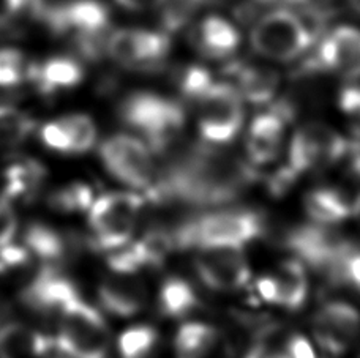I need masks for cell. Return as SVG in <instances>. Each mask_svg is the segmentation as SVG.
I'll return each instance as SVG.
<instances>
[{
  "label": "cell",
  "mask_w": 360,
  "mask_h": 358,
  "mask_svg": "<svg viewBox=\"0 0 360 358\" xmlns=\"http://www.w3.org/2000/svg\"><path fill=\"white\" fill-rule=\"evenodd\" d=\"M41 140L49 149L65 153V155H72L70 139L59 120L51 121V124H46L41 128Z\"/></svg>",
  "instance_id": "36"
},
{
  "label": "cell",
  "mask_w": 360,
  "mask_h": 358,
  "mask_svg": "<svg viewBox=\"0 0 360 358\" xmlns=\"http://www.w3.org/2000/svg\"><path fill=\"white\" fill-rule=\"evenodd\" d=\"M202 283L218 292H234L247 286L250 267L240 246H202L195 260Z\"/></svg>",
  "instance_id": "12"
},
{
  "label": "cell",
  "mask_w": 360,
  "mask_h": 358,
  "mask_svg": "<svg viewBox=\"0 0 360 358\" xmlns=\"http://www.w3.org/2000/svg\"><path fill=\"white\" fill-rule=\"evenodd\" d=\"M40 0H0V30L10 27L13 21L22 13L32 15Z\"/></svg>",
  "instance_id": "37"
},
{
  "label": "cell",
  "mask_w": 360,
  "mask_h": 358,
  "mask_svg": "<svg viewBox=\"0 0 360 358\" xmlns=\"http://www.w3.org/2000/svg\"><path fill=\"white\" fill-rule=\"evenodd\" d=\"M25 249L34 253L37 258L53 264V262L60 260L65 253V243H63L62 235L56 232L46 225H30L25 231Z\"/></svg>",
  "instance_id": "25"
},
{
  "label": "cell",
  "mask_w": 360,
  "mask_h": 358,
  "mask_svg": "<svg viewBox=\"0 0 360 358\" xmlns=\"http://www.w3.org/2000/svg\"><path fill=\"white\" fill-rule=\"evenodd\" d=\"M111 32H94V34H86V32H78L73 38V44L76 53H78L82 59L89 62L100 60L103 55L106 54V44L108 38Z\"/></svg>",
  "instance_id": "34"
},
{
  "label": "cell",
  "mask_w": 360,
  "mask_h": 358,
  "mask_svg": "<svg viewBox=\"0 0 360 358\" xmlns=\"http://www.w3.org/2000/svg\"><path fill=\"white\" fill-rule=\"evenodd\" d=\"M262 218L252 210H223L180 225L174 232L176 248L240 246L262 234Z\"/></svg>",
  "instance_id": "2"
},
{
  "label": "cell",
  "mask_w": 360,
  "mask_h": 358,
  "mask_svg": "<svg viewBox=\"0 0 360 358\" xmlns=\"http://www.w3.org/2000/svg\"><path fill=\"white\" fill-rule=\"evenodd\" d=\"M247 358H291V355L281 350H276L267 346H255L252 352L247 355Z\"/></svg>",
  "instance_id": "42"
},
{
  "label": "cell",
  "mask_w": 360,
  "mask_h": 358,
  "mask_svg": "<svg viewBox=\"0 0 360 358\" xmlns=\"http://www.w3.org/2000/svg\"><path fill=\"white\" fill-rule=\"evenodd\" d=\"M30 63L25 55L18 49H0V87L18 86L27 79Z\"/></svg>",
  "instance_id": "31"
},
{
  "label": "cell",
  "mask_w": 360,
  "mask_h": 358,
  "mask_svg": "<svg viewBox=\"0 0 360 358\" xmlns=\"http://www.w3.org/2000/svg\"><path fill=\"white\" fill-rule=\"evenodd\" d=\"M212 86H214V82H212L210 73L205 68L196 65L186 67L179 79L180 92L185 98L191 101L201 100Z\"/></svg>",
  "instance_id": "32"
},
{
  "label": "cell",
  "mask_w": 360,
  "mask_h": 358,
  "mask_svg": "<svg viewBox=\"0 0 360 358\" xmlns=\"http://www.w3.org/2000/svg\"><path fill=\"white\" fill-rule=\"evenodd\" d=\"M198 305L193 287L180 278H171L160 291V308L169 317H182Z\"/></svg>",
  "instance_id": "26"
},
{
  "label": "cell",
  "mask_w": 360,
  "mask_h": 358,
  "mask_svg": "<svg viewBox=\"0 0 360 358\" xmlns=\"http://www.w3.org/2000/svg\"><path fill=\"white\" fill-rule=\"evenodd\" d=\"M59 336L56 344L70 358H106L109 331L100 312L79 297L60 312Z\"/></svg>",
  "instance_id": "5"
},
{
  "label": "cell",
  "mask_w": 360,
  "mask_h": 358,
  "mask_svg": "<svg viewBox=\"0 0 360 358\" xmlns=\"http://www.w3.org/2000/svg\"><path fill=\"white\" fill-rule=\"evenodd\" d=\"M56 340L22 324L0 327V358H46Z\"/></svg>",
  "instance_id": "18"
},
{
  "label": "cell",
  "mask_w": 360,
  "mask_h": 358,
  "mask_svg": "<svg viewBox=\"0 0 360 358\" xmlns=\"http://www.w3.org/2000/svg\"><path fill=\"white\" fill-rule=\"evenodd\" d=\"M37 121L11 105L0 106V145L15 147L35 131Z\"/></svg>",
  "instance_id": "27"
},
{
  "label": "cell",
  "mask_w": 360,
  "mask_h": 358,
  "mask_svg": "<svg viewBox=\"0 0 360 358\" xmlns=\"http://www.w3.org/2000/svg\"><path fill=\"white\" fill-rule=\"evenodd\" d=\"M255 53L276 62H291L310 49L314 40L295 11L274 8L264 13L250 32Z\"/></svg>",
  "instance_id": "4"
},
{
  "label": "cell",
  "mask_w": 360,
  "mask_h": 358,
  "mask_svg": "<svg viewBox=\"0 0 360 358\" xmlns=\"http://www.w3.org/2000/svg\"><path fill=\"white\" fill-rule=\"evenodd\" d=\"M332 69L345 78H360V30L342 25L319 41L314 54L300 67V73Z\"/></svg>",
  "instance_id": "11"
},
{
  "label": "cell",
  "mask_w": 360,
  "mask_h": 358,
  "mask_svg": "<svg viewBox=\"0 0 360 358\" xmlns=\"http://www.w3.org/2000/svg\"><path fill=\"white\" fill-rule=\"evenodd\" d=\"M120 119L146 136L150 149L163 153L179 139L185 125V112L176 101L155 93L139 92L124 100Z\"/></svg>",
  "instance_id": "3"
},
{
  "label": "cell",
  "mask_w": 360,
  "mask_h": 358,
  "mask_svg": "<svg viewBox=\"0 0 360 358\" xmlns=\"http://www.w3.org/2000/svg\"><path fill=\"white\" fill-rule=\"evenodd\" d=\"M72 145V155H81L95 145L96 128L89 116L84 114H70L59 119Z\"/></svg>",
  "instance_id": "28"
},
{
  "label": "cell",
  "mask_w": 360,
  "mask_h": 358,
  "mask_svg": "<svg viewBox=\"0 0 360 358\" xmlns=\"http://www.w3.org/2000/svg\"><path fill=\"white\" fill-rule=\"evenodd\" d=\"M256 289H258L261 298L267 303H274L276 305V284L274 277H266V278H259L258 283H256Z\"/></svg>",
  "instance_id": "40"
},
{
  "label": "cell",
  "mask_w": 360,
  "mask_h": 358,
  "mask_svg": "<svg viewBox=\"0 0 360 358\" xmlns=\"http://www.w3.org/2000/svg\"><path fill=\"white\" fill-rule=\"evenodd\" d=\"M349 5L354 8L357 13H360V0H349Z\"/></svg>",
  "instance_id": "43"
},
{
  "label": "cell",
  "mask_w": 360,
  "mask_h": 358,
  "mask_svg": "<svg viewBox=\"0 0 360 358\" xmlns=\"http://www.w3.org/2000/svg\"><path fill=\"white\" fill-rule=\"evenodd\" d=\"M18 220L15 210L11 208L10 202L5 197L0 196V246H5L11 243L16 234Z\"/></svg>",
  "instance_id": "38"
},
{
  "label": "cell",
  "mask_w": 360,
  "mask_h": 358,
  "mask_svg": "<svg viewBox=\"0 0 360 358\" xmlns=\"http://www.w3.org/2000/svg\"><path fill=\"white\" fill-rule=\"evenodd\" d=\"M359 331V311L343 302L327 303L313 319L314 338L319 346L332 355L343 354L354 343Z\"/></svg>",
  "instance_id": "13"
},
{
  "label": "cell",
  "mask_w": 360,
  "mask_h": 358,
  "mask_svg": "<svg viewBox=\"0 0 360 358\" xmlns=\"http://www.w3.org/2000/svg\"><path fill=\"white\" fill-rule=\"evenodd\" d=\"M171 48L163 32L120 29L109 34L106 54L119 65L139 72H160Z\"/></svg>",
  "instance_id": "10"
},
{
  "label": "cell",
  "mask_w": 360,
  "mask_h": 358,
  "mask_svg": "<svg viewBox=\"0 0 360 358\" xmlns=\"http://www.w3.org/2000/svg\"><path fill=\"white\" fill-rule=\"evenodd\" d=\"M199 133L205 142H231L243 124L242 97L234 86L220 82L214 84L209 92L198 101Z\"/></svg>",
  "instance_id": "8"
},
{
  "label": "cell",
  "mask_w": 360,
  "mask_h": 358,
  "mask_svg": "<svg viewBox=\"0 0 360 358\" xmlns=\"http://www.w3.org/2000/svg\"><path fill=\"white\" fill-rule=\"evenodd\" d=\"M357 197L343 188H318L305 199L310 218L319 225H332L354 215Z\"/></svg>",
  "instance_id": "20"
},
{
  "label": "cell",
  "mask_w": 360,
  "mask_h": 358,
  "mask_svg": "<svg viewBox=\"0 0 360 358\" xmlns=\"http://www.w3.org/2000/svg\"><path fill=\"white\" fill-rule=\"evenodd\" d=\"M24 302L40 312H59L78 296L76 287L53 268H44L22 293Z\"/></svg>",
  "instance_id": "14"
},
{
  "label": "cell",
  "mask_w": 360,
  "mask_h": 358,
  "mask_svg": "<svg viewBox=\"0 0 360 358\" xmlns=\"http://www.w3.org/2000/svg\"><path fill=\"white\" fill-rule=\"evenodd\" d=\"M115 2L124 6V8H127V10L141 11V10L153 8V6H157V5H162L165 0H115Z\"/></svg>",
  "instance_id": "41"
},
{
  "label": "cell",
  "mask_w": 360,
  "mask_h": 358,
  "mask_svg": "<svg viewBox=\"0 0 360 358\" xmlns=\"http://www.w3.org/2000/svg\"><path fill=\"white\" fill-rule=\"evenodd\" d=\"M276 284V305L289 311L300 310L308 293L305 268L299 260H285L274 277Z\"/></svg>",
  "instance_id": "22"
},
{
  "label": "cell",
  "mask_w": 360,
  "mask_h": 358,
  "mask_svg": "<svg viewBox=\"0 0 360 358\" xmlns=\"http://www.w3.org/2000/svg\"><path fill=\"white\" fill-rule=\"evenodd\" d=\"M288 354L291 358H316L313 352L311 344L308 343L304 336L295 335L291 341H289V350Z\"/></svg>",
  "instance_id": "39"
},
{
  "label": "cell",
  "mask_w": 360,
  "mask_h": 358,
  "mask_svg": "<svg viewBox=\"0 0 360 358\" xmlns=\"http://www.w3.org/2000/svg\"><path fill=\"white\" fill-rule=\"evenodd\" d=\"M84 78V72L72 57H53L44 63H30L27 79L41 95H54L60 88H72Z\"/></svg>",
  "instance_id": "17"
},
{
  "label": "cell",
  "mask_w": 360,
  "mask_h": 358,
  "mask_svg": "<svg viewBox=\"0 0 360 358\" xmlns=\"http://www.w3.org/2000/svg\"><path fill=\"white\" fill-rule=\"evenodd\" d=\"M100 157L109 174L133 188H152L157 180L150 152L136 138L117 134L106 139L100 147Z\"/></svg>",
  "instance_id": "9"
},
{
  "label": "cell",
  "mask_w": 360,
  "mask_h": 358,
  "mask_svg": "<svg viewBox=\"0 0 360 358\" xmlns=\"http://www.w3.org/2000/svg\"><path fill=\"white\" fill-rule=\"evenodd\" d=\"M143 204V197L134 193H108L96 199L89 208L94 245L98 249L127 245L136 229Z\"/></svg>",
  "instance_id": "6"
},
{
  "label": "cell",
  "mask_w": 360,
  "mask_h": 358,
  "mask_svg": "<svg viewBox=\"0 0 360 358\" xmlns=\"http://www.w3.org/2000/svg\"><path fill=\"white\" fill-rule=\"evenodd\" d=\"M98 298L103 308L111 314L130 317L143 310L147 293L144 286L130 274H119L106 279L100 286Z\"/></svg>",
  "instance_id": "16"
},
{
  "label": "cell",
  "mask_w": 360,
  "mask_h": 358,
  "mask_svg": "<svg viewBox=\"0 0 360 358\" xmlns=\"http://www.w3.org/2000/svg\"><path fill=\"white\" fill-rule=\"evenodd\" d=\"M340 110L351 120V130L360 138V87H346L338 98Z\"/></svg>",
  "instance_id": "35"
},
{
  "label": "cell",
  "mask_w": 360,
  "mask_h": 358,
  "mask_svg": "<svg viewBox=\"0 0 360 358\" xmlns=\"http://www.w3.org/2000/svg\"><path fill=\"white\" fill-rule=\"evenodd\" d=\"M224 73L237 79V91L240 97L253 105H266L274 98L280 78L272 69L256 68L243 63H231Z\"/></svg>",
  "instance_id": "21"
},
{
  "label": "cell",
  "mask_w": 360,
  "mask_h": 358,
  "mask_svg": "<svg viewBox=\"0 0 360 358\" xmlns=\"http://www.w3.org/2000/svg\"><path fill=\"white\" fill-rule=\"evenodd\" d=\"M255 180V169L240 158L196 145L166 168L150 188V196L198 207L220 206L237 199Z\"/></svg>",
  "instance_id": "1"
},
{
  "label": "cell",
  "mask_w": 360,
  "mask_h": 358,
  "mask_svg": "<svg viewBox=\"0 0 360 358\" xmlns=\"http://www.w3.org/2000/svg\"><path fill=\"white\" fill-rule=\"evenodd\" d=\"M158 340L157 331L150 327H133L119 338L122 358H147Z\"/></svg>",
  "instance_id": "30"
},
{
  "label": "cell",
  "mask_w": 360,
  "mask_h": 358,
  "mask_svg": "<svg viewBox=\"0 0 360 358\" xmlns=\"http://www.w3.org/2000/svg\"><path fill=\"white\" fill-rule=\"evenodd\" d=\"M44 174L46 171L35 159H24L11 164L4 172V188L0 196L6 201L29 196L40 187Z\"/></svg>",
  "instance_id": "24"
},
{
  "label": "cell",
  "mask_w": 360,
  "mask_h": 358,
  "mask_svg": "<svg viewBox=\"0 0 360 358\" xmlns=\"http://www.w3.org/2000/svg\"><path fill=\"white\" fill-rule=\"evenodd\" d=\"M351 144L329 126L305 125L291 140L286 169L297 177L307 171L333 164L348 155Z\"/></svg>",
  "instance_id": "7"
},
{
  "label": "cell",
  "mask_w": 360,
  "mask_h": 358,
  "mask_svg": "<svg viewBox=\"0 0 360 358\" xmlns=\"http://www.w3.org/2000/svg\"><path fill=\"white\" fill-rule=\"evenodd\" d=\"M357 287H359V289H360V284H359V286H357Z\"/></svg>",
  "instance_id": "45"
},
{
  "label": "cell",
  "mask_w": 360,
  "mask_h": 358,
  "mask_svg": "<svg viewBox=\"0 0 360 358\" xmlns=\"http://www.w3.org/2000/svg\"><path fill=\"white\" fill-rule=\"evenodd\" d=\"M196 2L202 6V5H207V4H215V2H218V0H196Z\"/></svg>",
  "instance_id": "44"
},
{
  "label": "cell",
  "mask_w": 360,
  "mask_h": 358,
  "mask_svg": "<svg viewBox=\"0 0 360 358\" xmlns=\"http://www.w3.org/2000/svg\"><path fill=\"white\" fill-rule=\"evenodd\" d=\"M94 204V194L89 185L82 182L70 183L49 196V207L63 213L89 210Z\"/></svg>",
  "instance_id": "29"
},
{
  "label": "cell",
  "mask_w": 360,
  "mask_h": 358,
  "mask_svg": "<svg viewBox=\"0 0 360 358\" xmlns=\"http://www.w3.org/2000/svg\"><path fill=\"white\" fill-rule=\"evenodd\" d=\"M191 41L209 59H224L239 48L240 35L226 19L209 16L193 32Z\"/></svg>",
  "instance_id": "19"
},
{
  "label": "cell",
  "mask_w": 360,
  "mask_h": 358,
  "mask_svg": "<svg viewBox=\"0 0 360 358\" xmlns=\"http://www.w3.org/2000/svg\"><path fill=\"white\" fill-rule=\"evenodd\" d=\"M179 358H217L220 335L205 324H185L176 336Z\"/></svg>",
  "instance_id": "23"
},
{
  "label": "cell",
  "mask_w": 360,
  "mask_h": 358,
  "mask_svg": "<svg viewBox=\"0 0 360 358\" xmlns=\"http://www.w3.org/2000/svg\"><path fill=\"white\" fill-rule=\"evenodd\" d=\"M286 120L274 110L259 114L250 125L247 152L255 164L272 163L278 157Z\"/></svg>",
  "instance_id": "15"
},
{
  "label": "cell",
  "mask_w": 360,
  "mask_h": 358,
  "mask_svg": "<svg viewBox=\"0 0 360 358\" xmlns=\"http://www.w3.org/2000/svg\"><path fill=\"white\" fill-rule=\"evenodd\" d=\"M163 5V27L166 32L182 29L201 6L196 0H165Z\"/></svg>",
  "instance_id": "33"
}]
</instances>
